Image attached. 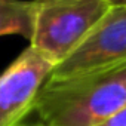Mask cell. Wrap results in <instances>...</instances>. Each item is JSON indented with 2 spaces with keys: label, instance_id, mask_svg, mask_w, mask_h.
<instances>
[{
  "label": "cell",
  "instance_id": "5",
  "mask_svg": "<svg viewBox=\"0 0 126 126\" xmlns=\"http://www.w3.org/2000/svg\"><path fill=\"white\" fill-rule=\"evenodd\" d=\"M33 33V0H0V36L18 34L30 40Z\"/></svg>",
  "mask_w": 126,
  "mask_h": 126
},
{
  "label": "cell",
  "instance_id": "8",
  "mask_svg": "<svg viewBox=\"0 0 126 126\" xmlns=\"http://www.w3.org/2000/svg\"><path fill=\"white\" fill-rule=\"evenodd\" d=\"M21 126H40V125H37V123H24Z\"/></svg>",
  "mask_w": 126,
  "mask_h": 126
},
{
  "label": "cell",
  "instance_id": "3",
  "mask_svg": "<svg viewBox=\"0 0 126 126\" xmlns=\"http://www.w3.org/2000/svg\"><path fill=\"white\" fill-rule=\"evenodd\" d=\"M126 64V6H110L47 80H65Z\"/></svg>",
  "mask_w": 126,
  "mask_h": 126
},
{
  "label": "cell",
  "instance_id": "4",
  "mask_svg": "<svg viewBox=\"0 0 126 126\" xmlns=\"http://www.w3.org/2000/svg\"><path fill=\"white\" fill-rule=\"evenodd\" d=\"M53 67L46 56L28 46L0 74V126L25 123Z\"/></svg>",
  "mask_w": 126,
  "mask_h": 126
},
{
  "label": "cell",
  "instance_id": "7",
  "mask_svg": "<svg viewBox=\"0 0 126 126\" xmlns=\"http://www.w3.org/2000/svg\"><path fill=\"white\" fill-rule=\"evenodd\" d=\"M108 6H126V0H105Z\"/></svg>",
  "mask_w": 126,
  "mask_h": 126
},
{
  "label": "cell",
  "instance_id": "1",
  "mask_svg": "<svg viewBox=\"0 0 126 126\" xmlns=\"http://www.w3.org/2000/svg\"><path fill=\"white\" fill-rule=\"evenodd\" d=\"M126 105V64L65 80H46L33 111L40 126H99Z\"/></svg>",
  "mask_w": 126,
  "mask_h": 126
},
{
  "label": "cell",
  "instance_id": "2",
  "mask_svg": "<svg viewBox=\"0 0 126 126\" xmlns=\"http://www.w3.org/2000/svg\"><path fill=\"white\" fill-rule=\"evenodd\" d=\"M108 8L105 0H33L30 46L56 65L80 45Z\"/></svg>",
  "mask_w": 126,
  "mask_h": 126
},
{
  "label": "cell",
  "instance_id": "6",
  "mask_svg": "<svg viewBox=\"0 0 126 126\" xmlns=\"http://www.w3.org/2000/svg\"><path fill=\"white\" fill-rule=\"evenodd\" d=\"M99 126H126V105L111 114L107 120H104Z\"/></svg>",
  "mask_w": 126,
  "mask_h": 126
}]
</instances>
